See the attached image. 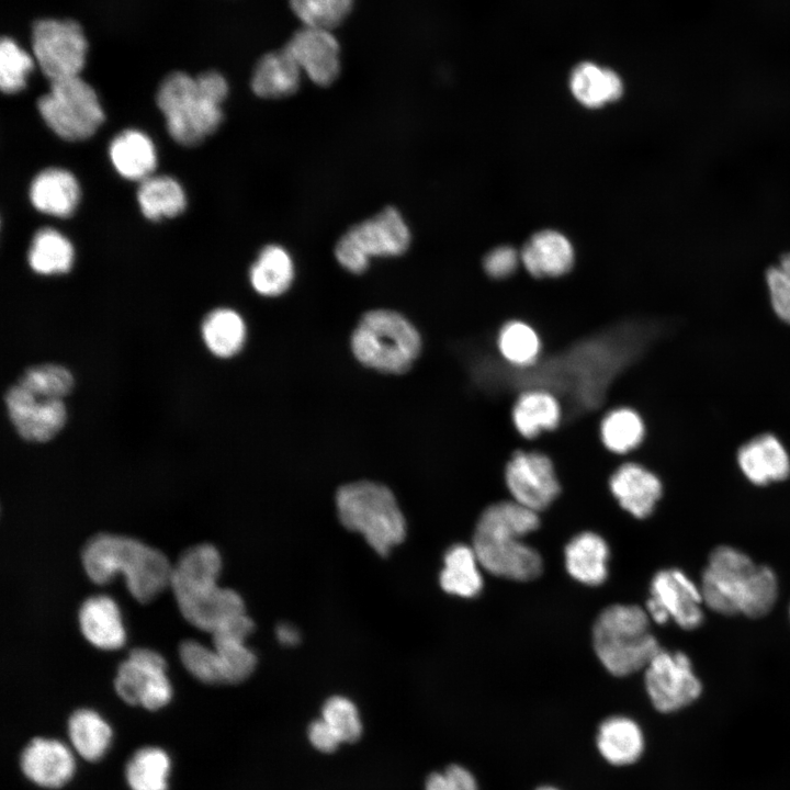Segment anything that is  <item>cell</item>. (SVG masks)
I'll use <instances>...</instances> for the list:
<instances>
[{"instance_id":"cell-1","label":"cell","mask_w":790,"mask_h":790,"mask_svg":"<svg viewBox=\"0 0 790 790\" xmlns=\"http://www.w3.org/2000/svg\"><path fill=\"white\" fill-rule=\"evenodd\" d=\"M539 526L538 512L514 499L486 507L476 522L472 543L482 567L506 579H535L543 571V561L523 538Z\"/></svg>"},{"instance_id":"cell-2","label":"cell","mask_w":790,"mask_h":790,"mask_svg":"<svg viewBox=\"0 0 790 790\" xmlns=\"http://www.w3.org/2000/svg\"><path fill=\"white\" fill-rule=\"evenodd\" d=\"M81 557L92 582L105 584L121 573L131 595L142 603L170 586L172 566L166 555L132 538L97 534L88 541Z\"/></svg>"},{"instance_id":"cell-3","label":"cell","mask_w":790,"mask_h":790,"mask_svg":"<svg viewBox=\"0 0 790 790\" xmlns=\"http://www.w3.org/2000/svg\"><path fill=\"white\" fill-rule=\"evenodd\" d=\"M227 93V81L217 71L195 78L182 71L169 74L159 86L157 104L171 137L193 146L214 133L222 123L221 105Z\"/></svg>"},{"instance_id":"cell-4","label":"cell","mask_w":790,"mask_h":790,"mask_svg":"<svg viewBox=\"0 0 790 790\" xmlns=\"http://www.w3.org/2000/svg\"><path fill=\"white\" fill-rule=\"evenodd\" d=\"M651 618L637 605L606 607L592 627V646L603 667L614 676H628L647 666L661 650L651 633Z\"/></svg>"},{"instance_id":"cell-5","label":"cell","mask_w":790,"mask_h":790,"mask_svg":"<svg viewBox=\"0 0 790 790\" xmlns=\"http://www.w3.org/2000/svg\"><path fill=\"white\" fill-rule=\"evenodd\" d=\"M340 522L358 532L380 555H386L406 537V520L393 492L383 484L357 481L336 493Z\"/></svg>"},{"instance_id":"cell-6","label":"cell","mask_w":790,"mask_h":790,"mask_svg":"<svg viewBox=\"0 0 790 790\" xmlns=\"http://www.w3.org/2000/svg\"><path fill=\"white\" fill-rule=\"evenodd\" d=\"M350 346L362 365L381 373L404 374L420 353L421 337L400 313L376 308L362 315Z\"/></svg>"},{"instance_id":"cell-7","label":"cell","mask_w":790,"mask_h":790,"mask_svg":"<svg viewBox=\"0 0 790 790\" xmlns=\"http://www.w3.org/2000/svg\"><path fill=\"white\" fill-rule=\"evenodd\" d=\"M411 233L400 212L387 206L350 227L337 241L335 257L348 272L361 274L372 258L397 257L410 246Z\"/></svg>"},{"instance_id":"cell-8","label":"cell","mask_w":790,"mask_h":790,"mask_svg":"<svg viewBox=\"0 0 790 790\" xmlns=\"http://www.w3.org/2000/svg\"><path fill=\"white\" fill-rule=\"evenodd\" d=\"M37 109L47 126L67 140L90 137L104 120L95 91L79 76L50 82Z\"/></svg>"},{"instance_id":"cell-9","label":"cell","mask_w":790,"mask_h":790,"mask_svg":"<svg viewBox=\"0 0 790 790\" xmlns=\"http://www.w3.org/2000/svg\"><path fill=\"white\" fill-rule=\"evenodd\" d=\"M757 565L735 546L714 548L699 583L706 608L726 617L742 614Z\"/></svg>"},{"instance_id":"cell-10","label":"cell","mask_w":790,"mask_h":790,"mask_svg":"<svg viewBox=\"0 0 790 790\" xmlns=\"http://www.w3.org/2000/svg\"><path fill=\"white\" fill-rule=\"evenodd\" d=\"M704 608L700 584L686 572L667 567L652 577L645 605L651 621L657 624L673 621L680 629L692 631L703 623Z\"/></svg>"},{"instance_id":"cell-11","label":"cell","mask_w":790,"mask_h":790,"mask_svg":"<svg viewBox=\"0 0 790 790\" xmlns=\"http://www.w3.org/2000/svg\"><path fill=\"white\" fill-rule=\"evenodd\" d=\"M32 49L42 72L57 81L78 77L87 53L80 25L72 20H38L32 27Z\"/></svg>"},{"instance_id":"cell-12","label":"cell","mask_w":790,"mask_h":790,"mask_svg":"<svg viewBox=\"0 0 790 790\" xmlns=\"http://www.w3.org/2000/svg\"><path fill=\"white\" fill-rule=\"evenodd\" d=\"M644 686L654 708L664 713L689 706L702 692L690 657L681 651L663 648L644 668Z\"/></svg>"},{"instance_id":"cell-13","label":"cell","mask_w":790,"mask_h":790,"mask_svg":"<svg viewBox=\"0 0 790 790\" xmlns=\"http://www.w3.org/2000/svg\"><path fill=\"white\" fill-rule=\"evenodd\" d=\"M163 657L150 648H134L116 673L114 687L123 701L158 710L171 699L172 689Z\"/></svg>"},{"instance_id":"cell-14","label":"cell","mask_w":790,"mask_h":790,"mask_svg":"<svg viewBox=\"0 0 790 790\" xmlns=\"http://www.w3.org/2000/svg\"><path fill=\"white\" fill-rule=\"evenodd\" d=\"M4 404L15 431L30 442L54 439L67 422L64 399L35 394L18 382L8 388Z\"/></svg>"},{"instance_id":"cell-15","label":"cell","mask_w":790,"mask_h":790,"mask_svg":"<svg viewBox=\"0 0 790 790\" xmlns=\"http://www.w3.org/2000/svg\"><path fill=\"white\" fill-rule=\"evenodd\" d=\"M505 483L515 501L537 512L561 492L551 459L537 451L515 452L505 467Z\"/></svg>"},{"instance_id":"cell-16","label":"cell","mask_w":790,"mask_h":790,"mask_svg":"<svg viewBox=\"0 0 790 790\" xmlns=\"http://www.w3.org/2000/svg\"><path fill=\"white\" fill-rule=\"evenodd\" d=\"M285 49L315 84H331L340 72V45L330 29L302 26Z\"/></svg>"},{"instance_id":"cell-17","label":"cell","mask_w":790,"mask_h":790,"mask_svg":"<svg viewBox=\"0 0 790 790\" xmlns=\"http://www.w3.org/2000/svg\"><path fill=\"white\" fill-rule=\"evenodd\" d=\"M742 475L753 485L764 487L790 477V453L783 442L771 432L759 433L736 452Z\"/></svg>"},{"instance_id":"cell-18","label":"cell","mask_w":790,"mask_h":790,"mask_svg":"<svg viewBox=\"0 0 790 790\" xmlns=\"http://www.w3.org/2000/svg\"><path fill=\"white\" fill-rule=\"evenodd\" d=\"M174 597L182 616L192 625L210 633L228 619L245 612L239 594L217 584L176 592Z\"/></svg>"},{"instance_id":"cell-19","label":"cell","mask_w":790,"mask_h":790,"mask_svg":"<svg viewBox=\"0 0 790 790\" xmlns=\"http://www.w3.org/2000/svg\"><path fill=\"white\" fill-rule=\"evenodd\" d=\"M609 489L622 509L634 518L645 519L662 498L663 483L645 466L628 462L612 473Z\"/></svg>"},{"instance_id":"cell-20","label":"cell","mask_w":790,"mask_h":790,"mask_svg":"<svg viewBox=\"0 0 790 790\" xmlns=\"http://www.w3.org/2000/svg\"><path fill=\"white\" fill-rule=\"evenodd\" d=\"M20 766L24 776L35 785L57 789L71 779L76 765L72 753L65 744L36 737L23 749Z\"/></svg>"},{"instance_id":"cell-21","label":"cell","mask_w":790,"mask_h":790,"mask_svg":"<svg viewBox=\"0 0 790 790\" xmlns=\"http://www.w3.org/2000/svg\"><path fill=\"white\" fill-rule=\"evenodd\" d=\"M609 557L607 541L592 531L577 533L564 548L566 572L586 586H599L607 579Z\"/></svg>"},{"instance_id":"cell-22","label":"cell","mask_w":790,"mask_h":790,"mask_svg":"<svg viewBox=\"0 0 790 790\" xmlns=\"http://www.w3.org/2000/svg\"><path fill=\"white\" fill-rule=\"evenodd\" d=\"M520 261L535 278H553L567 273L574 263L571 241L561 233L544 229L534 234L523 246Z\"/></svg>"},{"instance_id":"cell-23","label":"cell","mask_w":790,"mask_h":790,"mask_svg":"<svg viewBox=\"0 0 790 790\" xmlns=\"http://www.w3.org/2000/svg\"><path fill=\"white\" fill-rule=\"evenodd\" d=\"M33 206L45 214L67 217L76 208L80 188L72 173L60 168H48L37 173L30 185Z\"/></svg>"},{"instance_id":"cell-24","label":"cell","mask_w":790,"mask_h":790,"mask_svg":"<svg viewBox=\"0 0 790 790\" xmlns=\"http://www.w3.org/2000/svg\"><path fill=\"white\" fill-rule=\"evenodd\" d=\"M84 637L102 650H116L125 643V629L115 601L105 595L84 600L79 610Z\"/></svg>"},{"instance_id":"cell-25","label":"cell","mask_w":790,"mask_h":790,"mask_svg":"<svg viewBox=\"0 0 790 790\" xmlns=\"http://www.w3.org/2000/svg\"><path fill=\"white\" fill-rule=\"evenodd\" d=\"M302 70L283 47L264 54L256 64L250 87L253 93L264 99L290 97L300 88Z\"/></svg>"},{"instance_id":"cell-26","label":"cell","mask_w":790,"mask_h":790,"mask_svg":"<svg viewBox=\"0 0 790 790\" xmlns=\"http://www.w3.org/2000/svg\"><path fill=\"white\" fill-rule=\"evenodd\" d=\"M115 170L128 180L143 181L156 168L157 155L151 139L140 131L126 129L116 135L109 147Z\"/></svg>"},{"instance_id":"cell-27","label":"cell","mask_w":790,"mask_h":790,"mask_svg":"<svg viewBox=\"0 0 790 790\" xmlns=\"http://www.w3.org/2000/svg\"><path fill=\"white\" fill-rule=\"evenodd\" d=\"M482 568L472 545L453 544L443 556V567L439 575L440 586L450 595L474 598L481 594L484 586Z\"/></svg>"},{"instance_id":"cell-28","label":"cell","mask_w":790,"mask_h":790,"mask_svg":"<svg viewBox=\"0 0 790 790\" xmlns=\"http://www.w3.org/2000/svg\"><path fill=\"white\" fill-rule=\"evenodd\" d=\"M597 747L610 764L623 766L636 761L643 753L644 737L639 724L630 718L613 715L598 729Z\"/></svg>"},{"instance_id":"cell-29","label":"cell","mask_w":790,"mask_h":790,"mask_svg":"<svg viewBox=\"0 0 790 790\" xmlns=\"http://www.w3.org/2000/svg\"><path fill=\"white\" fill-rule=\"evenodd\" d=\"M295 276L294 261L282 246L270 244L258 253L249 269V282L261 296L276 297L284 294Z\"/></svg>"},{"instance_id":"cell-30","label":"cell","mask_w":790,"mask_h":790,"mask_svg":"<svg viewBox=\"0 0 790 790\" xmlns=\"http://www.w3.org/2000/svg\"><path fill=\"white\" fill-rule=\"evenodd\" d=\"M574 98L587 108L597 109L622 97L623 82L612 69L591 61L578 64L569 77Z\"/></svg>"},{"instance_id":"cell-31","label":"cell","mask_w":790,"mask_h":790,"mask_svg":"<svg viewBox=\"0 0 790 790\" xmlns=\"http://www.w3.org/2000/svg\"><path fill=\"white\" fill-rule=\"evenodd\" d=\"M511 418L516 430L527 439L539 436L544 430L555 429L562 418L558 399L544 390H530L516 400Z\"/></svg>"},{"instance_id":"cell-32","label":"cell","mask_w":790,"mask_h":790,"mask_svg":"<svg viewBox=\"0 0 790 790\" xmlns=\"http://www.w3.org/2000/svg\"><path fill=\"white\" fill-rule=\"evenodd\" d=\"M201 335L212 354L221 359H229L242 350L247 338V326L237 311L218 307L204 317Z\"/></svg>"},{"instance_id":"cell-33","label":"cell","mask_w":790,"mask_h":790,"mask_svg":"<svg viewBox=\"0 0 790 790\" xmlns=\"http://www.w3.org/2000/svg\"><path fill=\"white\" fill-rule=\"evenodd\" d=\"M222 569L221 554L212 544H198L182 553L172 567L170 587L173 592L217 584Z\"/></svg>"},{"instance_id":"cell-34","label":"cell","mask_w":790,"mask_h":790,"mask_svg":"<svg viewBox=\"0 0 790 790\" xmlns=\"http://www.w3.org/2000/svg\"><path fill=\"white\" fill-rule=\"evenodd\" d=\"M137 201L145 217L153 221L177 216L187 204L182 187L168 176H150L140 181Z\"/></svg>"},{"instance_id":"cell-35","label":"cell","mask_w":790,"mask_h":790,"mask_svg":"<svg viewBox=\"0 0 790 790\" xmlns=\"http://www.w3.org/2000/svg\"><path fill=\"white\" fill-rule=\"evenodd\" d=\"M68 734L76 752L89 761L102 758L112 741L111 726L91 709H79L70 715Z\"/></svg>"},{"instance_id":"cell-36","label":"cell","mask_w":790,"mask_h":790,"mask_svg":"<svg viewBox=\"0 0 790 790\" xmlns=\"http://www.w3.org/2000/svg\"><path fill=\"white\" fill-rule=\"evenodd\" d=\"M29 264L36 273L50 275L66 273L74 261L70 241L53 228H42L34 235L27 255Z\"/></svg>"},{"instance_id":"cell-37","label":"cell","mask_w":790,"mask_h":790,"mask_svg":"<svg viewBox=\"0 0 790 790\" xmlns=\"http://www.w3.org/2000/svg\"><path fill=\"white\" fill-rule=\"evenodd\" d=\"M645 437L641 415L632 408L620 407L609 411L600 424L603 445L616 454H625L637 448Z\"/></svg>"},{"instance_id":"cell-38","label":"cell","mask_w":790,"mask_h":790,"mask_svg":"<svg viewBox=\"0 0 790 790\" xmlns=\"http://www.w3.org/2000/svg\"><path fill=\"white\" fill-rule=\"evenodd\" d=\"M170 766V758L163 749L140 748L126 765V781L132 790H167Z\"/></svg>"},{"instance_id":"cell-39","label":"cell","mask_w":790,"mask_h":790,"mask_svg":"<svg viewBox=\"0 0 790 790\" xmlns=\"http://www.w3.org/2000/svg\"><path fill=\"white\" fill-rule=\"evenodd\" d=\"M497 346L506 361L520 368L533 364L541 351L539 335L521 320H510L500 328Z\"/></svg>"},{"instance_id":"cell-40","label":"cell","mask_w":790,"mask_h":790,"mask_svg":"<svg viewBox=\"0 0 790 790\" xmlns=\"http://www.w3.org/2000/svg\"><path fill=\"white\" fill-rule=\"evenodd\" d=\"M16 382L35 394L61 399L69 395L75 386L72 373L56 363L30 366Z\"/></svg>"},{"instance_id":"cell-41","label":"cell","mask_w":790,"mask_h":790,"mask_svg":"<svg viewBox=\"0 0 790 790\" xmlns=\"http://www.w3.org/2000/svg\"><path fill=\"white\" fill-rule=\"evenodd\" d=\"M289 3L304 26L332 30L349 14L353 0H289Z\"/></svg>"},{"instance_id":"cell-42","label":"cell","mask_w":790,"mask_h":790,"mask_svg":"<svg viewBox=\"0 0 790 790\" xmlns=\"http://www.w3.org/2000/svg\"><path fill=\"white\" fill-rule=\"evenodd\" d=\"M224 674L225 684H238L248 678L256 668L257 657L246 641L213 637Z\"/></svg>"},{"instance_id":"cell-43","label":"cell","mask_w":790,"mask_h":790,"mask_svg":"<svg viewBox=\"0 0 790 790\" xmlns=\"http://www.w3.org/2000/svg\"><path fill=\"white\" fill-rule=\"evenodd\" d=\"M33 67V59L24 49L12 38L2 37L0 42V87L3 92L15 93L22 90Z\"/></svg>"},{"instance_id":"cell-44","label":"cell","mask_w":790,"mask_h":790,"mask_svg":"<svg viewBox=\"0 0 790 790\" xmlns=\"http://www.w3.org/2000/svg\"><path fill=\"white\" fill-rule=\"evenodd\" d=\"M183 666L199 680L206 684H225L221 659L211 650L194 640L183 641L179 646Z\"/></svg>"},{"instance_id":"cell-45","label":"cell","mask_w":790,"mask_h":790,"mask_svg":"<svg viewBox=\"0 0 790 790\" xmlns=\"http://www.w3.org/2000/svg\"><path fill=\"white\" fill-rule=\"evenodd\" d=\"M765 285L774 314L790 325V251L782 253L767 268Z\"/></svg>"},{"instance_id":"cell-46","label":"cell","mask_w":790,"mask_h":790,"mask_svg":"<svg viewBox=\"0 0 790 790\" xmlns=\"http://www.w3.org/2000/svg\"><path fill=\"white\" fill-rule=\"evenodd\" d=\"M321 718L338 734L341 742L352 743L361 736L359 711L354 703L343 696L330 697L324 703Z\"/></svg>"},{"instance_id":"cell-47","label":"cell","mask_w":790,"mask_h":790,"mask_svg":"<svg viewBox=\"0 0 790 790\" xmlns=\"http://www.w3.org/2000/svg\"><path fill=\"white\" fill-rule=\"evenodd\" d=\"M520 255L510 246H500L489 251L484 260L485 272L494 279H504L512 274L519 263Z\"/></svg>"},{"instance_id":"cell-48","label":"cell","mask_w":790,"mask_h":790,"mask_svg":"<svg viewBox=\"0 0 790 790\" xmlns=\"http://www.w3.org/2000/svg\"><path fill=\"white\" fill-rule=\"evenodd\" d=\"M308 737L313 746L323 753H332L342 743L338 734L323 718L311 723Z\"/></svg>"},{"instance_id":"cell-49","label":"cell","mask_w":790,"mask_h":790,"mask_svg":"<svg viewBox=\"0 0 790 790\" xmlns=\"http://www.w3.org/2000/svg\"><path fill=\"white\" fill-rule=\"evenodd\" d=\"M451 790H478L473 775L460 765H450L443 771Z\"/></svg>"},{"instance_id":"cell-50","label":"cell","mask_w":790,"mask_h":790,"mask_svg":"<svg viewBox=\"0 0 790 790\" xmlns=\"http://www.w3.org/2000/svg\"><path fill=\"white\" fill-rule=\"evenodd\" d=\"M275 636L278 641L285 646H294L301 641V634L298 629L292 623L282 622L279 623L275 629Z\"/></svg>"},{"instance_id":"cell-51","label":"cell","mask_w":790,"mask_h":790,"mask_svg":"<svg viewBox=\"0 0 790 790\" xmlns=\"http://www.w3.org/2000/svg\"><path fill=\"white\" fill-rule=\"evenodd\" d=\"M426 790H451L444 772H433L426 781Z\"/></svg>"},{"instance_id":"cell-52","label":"cell","mask_w":790,"mask_h":790,"mask_svg":"<svg viewBox=\"0 0 790 790\" xmlns=\"http://www.w3.org/2000/svg\"><path fill=\"white\" fill-rule=\"evenodd\" d=\"M537 790H558V789H556V788H554V787L544 786V787H541V788H539V789H537Z\"/></svg>"},{"instance_id":"cell-53","label":"cell","mask_w":790,"mask_h":790,"mask_svg":"<svg viewBox=\"0 0 790 790\" xmlns=\"http://www.w3.org/2000/svg\"><path fill=\"white\" fill-rule=\"evenodd\" d=\"M789 617H790V608H789Z\"/></svg>"}]
</instances>
